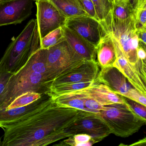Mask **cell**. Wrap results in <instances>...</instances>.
I'll list each match as a JSON object with an SVG mask.
<instances>
[{
  "label": "cell",
  "mask_w": 146,
  "mask_h": 146,
  "mask_svg": "<svg viewBox=\"0 0 146 146\" xmlns=\"http://www.w3.org/2000/svg\"><path fill=\"white\" fill-rule=\"evenodd\" d=\"M98 114L117 136L127 137L137 132L146 123V120L135 114L125 103L104 106Z\"/></svg>",
  "instance_id": "5b68a950"
},
{
  "label": "cell",
  "mask_w": 146,
  "mask_h": 146,
  "mask_svg": "<svg viewBox=\"0 0 146 146\" xmlns=\"http://www.w3.org/2000/svg\"><path fill=\"white\" fill-rule=\"evenodd\" d=\"M62 27H59L48 34L40 40V48L47 49L64 40Z\"/></svg>",
  "instance_id": "cb8c5ba5"
},
{
  "label": "cell",
  "mask_w": 146,
  "mask_h": 146,
  "mask_svg": "<svg viewBox=\"0 0 146 146\" xmlns=\"http://www.w3.org/2000/svg\"><path fill=\"white\" fill-rule=\"evenodd\" d=\"M65 131L72 136L79 133L88 134L96 143L111 134V130L98 113L82 111Z\"/></svg>",
  "instance_id": "ba28073f"
},
{
  "label": "cell",
  "mask_w": 146,
  "mask_h": 146,
  "mask_svg": "<svg viewBox=\"0 0 146 146\" xmlns=\"http://www.w3.org/2000/svg\"><path fill=\"white\" fill-rule=\"evenodd\" d=\"M81 111L52 102L24 121L4 129L3 146H45L72 135L65 129Z\"/></svg>",
  "instance_id": "6da1fadb"
},
{
  "label": "cell",
  "mask_w": 146,
  "mask_h": 146,
  "mask_svg": "<svg viewBox=\"0 0 146 146\" xmlns=\"http://www.w3.org/2000/svg\"><path fill=\"white\" fill-rule=\"evenodd\" d=\"M113 66L120 71L134 88L146 95V79H144L135 66L121 57L117 58Z\"/></svg>",
  "instance_id": "2e32d148"
},
{
  "label": "cell",
  "mask_w": 146,
  "mask_h": 146,
  "mask_svg": "<svg viewBox=\"0 0 146 146\" xmlns=\"http://www.w3.org/2000/svg\"><path fill=\"white\" fill-rule=\"evenodd\" d=\"M87 15L99 21L94 4L91 0H80Z\"/></svg>",
  "instance_id": "f1b7e54d"
},
{
  "label": "cell",
  "mask_w": 146,
  "mask_h": 146,
  "mask_svg": "<svg viewBox=\"0 0 146 146\" xmlns=\"http://www.w3.org/2000/svg\"><path fill=\"white\" fill-rule=\"evenodd\" d=\"M40 48L37 21L33 19L9 44L0 59V66L13 75L16 74Z\"/></svg>",
  "instance_id": "7a4b0ae2"
},
{
  "label": "cell",
  "mask_w": 146,
  "mask_h": 146,
  "mask_svg": "<svg viewBox=\"0 0 146 146\" xmlns=\"http://www.w3.org/2000/svg\"><path fill=\"white\" fill-rule=\"evenodd\" d=\"M96 142L92 137L84 133L75 134L69 137L67 139L64 140L60 143L55 145L58 146H91Z\"/></svg>",
  "instance_id": "603a6c76"
},
{
  "label": "cell",
  "mask_w": 146,
  "mask_h": 146,
  "mask_svg": "<svg viewBox=\"0 0 146 146\" xmlns=\"http://www.w3.org/2000/svg\"><path fill=\"white\" fill-rule=\"evenodd\" d=\"M64 37L72 48L85 60L96 61V47L65 25L62 26Z\"/></svg>",
  "instance_id": "5bb4252c"
},
{
  "label": "cell",
  "mask_w": 146,
  "mask_h": 146,
  "mask_svg": "<svg viewBox=\"0 0 146 146\" xmlns=\"http://www.w3.org/2000/svg\"><path fill=\"white\" fill-rule=\"evenodd\" d=\"M125 103L135 114L146 120V106L126 97H123Z\"/></svg>",
  "instance_id": "83f0119b"
},
{
  "label": "cell",
  "mask_w": 146,
  "mask_h": 146,
  "mask_svg": "<svg viewBox=\"0 0 146 146\" xmlns=\"http://www.w3.org/2000/svg\"><path fill=\"white\" fill-rule=\"evenodd\" d=\"M45 1L51 3L67 18L81 15H88L80 0Z\"/></svg>",
  "instance_id": "ac0fdd59"
},
{
  "label": "cell",
  "mask_w": 146,
  "mask_h": 146,
  "mask_svg": "<svg viewBox=\"0 0 146 146\" xmlns=\"http://www.w3.org/2000/svg\"><path fill=\"white\" fill-rule=\"evenodd\" d=\"M36 21L40 40L52 31L64 26L66 18L51 3L45 0L35 1Z\"/></svg>",
  "instance_id": "8fae6325"
},
{
  "label": "cell",
  "mask_w": 146,
  "mask_h": 146,
  "mask_svg": "<svg viewBox=\"0 0 146 146\" xmlns=\"http://www.w3.org/2000/svg\"><path fill=\"white\" fill-rule=\"evenodd\" d=\"M42 74L35 72L30 60L19 72L12 75L0 94V110L5 109L18 96L27 92L47 94L52 84Z\"/></svg>",
  "instance_id": "277c9868"
},
{
  "label": "cell",
  "mask_w": 146,
  "mask_h": 146,
  "mask_svg": "<svg viewBox=\"0 0 146 146\" xmlns=\"http://www.w3.org/2000/svg\"><path fill=\"white\" fill-rule=\"evenodd\" d=\"M35 0H5L0 2V27L23 23L32 14Z\"/></svg>",
  "instance_id": "7c38bea8"
},
{
  "label": "cell",
  "mask_w": 146,
  "mask_h": 146,
  "mask_svg": "<svg viewBox=\"0 0 146 146\" xmlns=\"http://www.w3.org/2000/svg\"><path fill=\"white\" fill-rule=\"evenodd\" d=\"M85 60L64 39L47 49L46 67L48 78L52 82L59 76L68 72Z\"/></svg>",
  "instance_id": "8992f818"
},
{
  "label": "cell",
  "mask_w": 146,
  "mask_h": 146,
  "mask_svg": "<svg viewBox=\"0 0 146 146\" xmlns=\"http://www.w3.org/2000/svg\"><path fill=\"white\" fill-rule=\"evenodd\" d=\"M124 1H125V0H113V5H114V4H117L119 2H122Z\"/></svg>",
  "instance_id": "836d02e7"
},
{
  "label": "cell",
  "mask_w": 146,
  "mask_h": 146,
  "mask_svg": "<svg viewBox=\"0 0 146 146\" xmlns=\"http://www.w3.org/2000/svg\"><path fill=\"white\" fill-rule=\"evenodd\" d=\"M99 66L96 61L85 60L68 72L55 78L52 82L51 87L72 83L94 81L96 80L100 71Z\"/></svg>",
  "instance_id": "4fadbf2b"
},
{
  "label": "cell",
  "mask_w": 146,
  "mask_h": 146,
  "mask_svg": "<svg viewBox=\"0 0 146 146\" xmlns=\"http://www.w3.org/2000/svg\"><path fill=\"white\" fill-rule=\"evenodd\" d=\"M137 55L140 60L146 61V47L139 43V46L137 49Z\"/></svg>",
  "instance_id": "4dcf8cb0"
},
{
  "label": "cell",
  "mask_w": 146,
  "mask_h": 146,
  "mask_svg": "<svg viewBox=\"0 0 146 146\" xmlns=\"http://www.w3.org/2000/svg\"><path fill=\"white\" fill-rule=\"evenodd\" d=\"M133 7L136 29L146 28V0H137Z\"/></svg>",
  "instance_id": "484cf974"
},
{
  "label": "cell",
  "mask_w": 146,
  "mask_h": 146,
  "mask_svg": "<svg viewBox=\"0 0 146 146\" xmlns=\"http://www.w3.org/2000/svg\"><path fill=\"white\" fill-rule=\"evenodd\" d=\"M146 138L144 137V139L140 140L137 142L135 143L134 144H132L131 146H141V145H146Z\"/></svg>",
  "instance_id": "d6a6232c"
},
{
  "label": "cell",
  "mask_w": 146,
  "mask_h": 146,
  "mask_svg": "<svg viewBox=\"0 0 146 146\" xmlns=\"http://www.w3.org/2000/svg\"><path fill=\"white\" fill-rule=\"evenodd\" d=\"M84 89L90 95L102 106L115 103H125L123 96L115 94L106 85L98 82Z\"/></svg>",
  "instance_id": "e0dca14e"
},
{
  "label": "cell",
  "mask_w": 146,
  "mask_h": 146,
  "mask_svg": "<svg viewBox=\"0 0 146 146\" xmlns=\"http://www.w3.org/2000/svg\"><path fill=\"white\" fill-rule=\"evenodd\" d=\"M106 31L112 36L115 44L116 57H121L135 66L141 76L146 79V61L140 60L137 55L139 46L134 19L123 22L115 21L112 18Z\"/></svg>",
  "instance_id": "3957f363"
},
{
  "label": "cell",
  "mask_w": 146,
  "mask_h": 146,
  "mask_svg": "<svg viewBox=\"0 0 146 146\" xmlns=\"http://www.w3.org/2000/svg\"><path fill=\"white\" fill-rule=\"evenodd\" d=\"M64 25L96 47L107 33L99 21L88 15L67 18Z\"/></svg>",
  "instance_id": "30bf717a"
},
{
  "label": "cell",
  "mask_w": 146,
  "mask_h": 146,
  "mask_svg": "<svg viewBox=\"0 0 146 146\" xmlns=\"http://www.w3.org/2000/svg\"><path fill=\"white\" fill-rule=\"evenodd\" d=\"M112 18L119 22L134 19V10L129 0H125L114 4L112 11Z\"/></svg>",
  "instance_id": "7402d4cb"
},
{
  "label": "cell",
  "mask_w": 146,
  "mask_h": 146,
  "mask_svg": "<svg viewBox=\"0 0 146 146\" xmlns=\"http://www.w3.org/2000/svg\"><path fill=\"white\" fill-rule=\"evenodd\" d=\"M96 80L115 94L146 106V95L142 94L130 83L124 75L113 66L101 68Z\"/></svg>",
  "instance_id": "52a82bcc"
},
{
  "label": "cell",
  "mask_w": 146,
  "mask_h": 146,
  "mask_svg": "<svg viewBox=\"0 0 146 146\" xmlns=\"http://www.w3.org/2000/svg\"><path fill=\"white\" fill-rule=\"evenodd\" d=\"M53 102L47 94L31 104L21 107L0 110V128L3 129L21 123L46 108Z\"/></svg>",
  "instance_id": "9c48e42d"
},
{
  "label": "cell",
  "mask_w": 146,
  "mask_h": 146,
  "mask_svg": "<svg viewBox=\"0 0 146 146\" xmlns=\"http://www.w3.org/2000/svg\"><path fill=\"white\" fill-rule=\"evenodd\" d=\"M76 92L82 100L86 108L91 112L98 113L100 111L103 110L104 106L100 105L96 102L91 96L88 93L86 92L84 88L77 90Z\"/></svg>",
  "instance_id": "4316f807"
},
{
  "label": "cell",
  "mask_w": 146,
  "mask_h": 146,
  "mask_svg": "<svg viewBox=\"0 0 146 146\" xmlns=\"http://www.w3.org/2000/svg\"><path fill=\"white\" fill-rule=\"evenodd\" d=\"M146 28L142 27L137 29V35L139 41L146 44Z\"/></svg>",
  "instance_id": "1f68e13d"
},
{
  "label": "cell",
  "mask_w": 146,
  "mask_h": 146,
  "mask_svg": "<svg viewBox=\"0 0 146 146\" xmlns=\"http://www.w3.org/2000/svg\"><path fill=\"white\" fill-rule=\"evenodd\" d=\"M117 59L115 44L112 36L107 31L96 46V59L101 68L113 66Z\"/></svg>",
  "instance_id": "9a60e30c"
},
{
  "label": "cell",
  "mask_w": 146,
  "mask_h": 146,
  "mask_svg": "<svg viewBox=\"0 0 146 146\" xmlns=\"http://www.w3.org/2000/svg\"><path fill=\"white\" fill-rule=\"evenodd\" d=\"M42 94L34 92H27L15 98L5 109L21 107L31 104L40 99Z\"/></svg>",
  "instance_id": "d4e9b609"
},
{
  "label": "cell",
  "mask_w": 146,
  "mask_h": 146,
  "mask_svg": "<svg viewBox=\"0 0 146 146\" xmlns=\"http://www.w3.org/2000/svg\"><path fill=\"white\" fill-rule=\"evenodd\" d=\"M97 82H98L96 79L91 82L72 83L58 86H52L50 87V90L47 94L51 98H54L61 95L72 93L79 90L85 88Z\"/></svg>",
  "instance_id": "44dd1931"
},
{
  "label": "cell",
  "mask_w": 146,
  "mask_h": 146,
  "mask_svg": "<svg viewBox=\"0 0 146 146\" xmlns=\"http://www.w3.org/2000/svg\"><path fill=\"white\" fill-rule=\"evenodd\" d=\"M136 1L137 0H129L130 2V3L131 4V5L132 6V7H133V6L135 5V3H136Z\"/></svg>",
  "instance_id": "e575fe53"
},
{
  "label": "cell",
  "mask_w": 146,
  "mask_h": 146,
  "mask_svg": "<svg viewBox=\"0 0 146 146\" xmlns=\"http://www.w3.org/2000/svg\"><path fill=\"white\" fill-rule=\"evenodd\" d=\"M52 99L53 102L59 106L70 108L91 112L86 108L82 100L76 91L61 95Z\"/></svg>",
  "instance_id": "d6986e66"
},
{
  "label": "cell",
  "mask_w": 146,
  "mask_h": 146,
  "mask_svg": "<svg viewBox=\"0 0 146 146\" xmlns=\"http://www.w3.org/2000/svg\"><path fill=\"white\" fill-rule=\"evenodd\" d=\"M5 1V0H0V2H1V1Z\"/></svg>",
  "instance_id": "d590c367"
},
{
  "label": "cell",
  "mask_w": 146,
  "mask_h": 146,
  "mask_svg": "<svg viewBox=\"0 0 146 146\" xmlns=\"http://www.w3.org/2000/svg\"><path fill=\"white\" fill-rule=\"evenodd\" d=\"M94 4L96 16L105 30L111 18L113 8V0H91Z\"/></svg>",
  "instance_id": "ffe728a7"
},
{
  "label": "cell",
  "mask_w": 146,
  "mask_h": 146,
  "mask_svg": "<svg viewBox=\"0 0 146 146\" xmlns=\"http://www.w3.org/2000/svg\"><path fill=\"white\" fill-rule=\"evenodd\" d=\"M12 75L0 66V94L3 92L8 80Z\"/></svg>",
  "instance_id": "f546056e"
}]
</instances>
